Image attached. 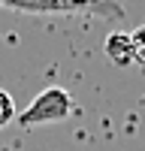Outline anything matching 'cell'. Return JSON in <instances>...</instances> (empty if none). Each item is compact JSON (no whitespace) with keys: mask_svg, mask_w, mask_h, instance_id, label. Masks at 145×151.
<instances>
[{"mask_svg":"<svg viewBox=\"0 0 145 151\" xmlns=\"http://www.w3.org/2000/svg\"><path fill=\"white\" fill-rule=\"evenodd\" d=\"M72 109H76V103H72V97L64 91V88H45V91H39L30 106L24 109V115L18 118L21 127H42V124H57V121H67L72 115Z\"/></svg>","mask_w":145,"mask_h":151,"instance_id":"obj_1","label":"cell"},{"mask_svg":"<svg viewBox=\"0 0 145 151\" xmlns=\"http://www.w3.org/2000/svg\"><path fill=\"white\" fill-rule=\"evenodd\" d=\"M0 9H9V12H18V15H76V12H85V9H94L91 3H33V0H0Z\"/></svg>","mask_w":145,"mask_h":151,"instance_id":"obj_2","label":"cell"},{"mask_svg":"<svg viewBox=\"0 0 145 151\" xmlns=\"http://www.w3.org/2000/svg\"><path fill=\"white\" fill-rule=\"evenodd\" d=\"M106 58L112 60L115 67H133L136 60H133V42H130V33L124 30H112L106 36Z\"/></svg>","mask_w":145,"mask_h":151,"instance_id":"obj_3","label":"cell"},{"mask_svg":"<svg viewBox=\"0 0 145 151\" xmlns=\"http://www.w3.org/2000/svg\"><path fill=\"white\" fill-rule=\"evenodd\" d=\"M15 121V100H12L9 91H3L0 88V130L6 127V124Z\"/></svg>","mask_w":145,"mask_h":151,"instance_id":"obj_4","label":"cell"},{"mask_svg":"<svg viewBox=\"0 0 145 151\" xmlns=\"http://www.w3.org/2000/svg\"><path fill=\"white\" fill-rule=\"evenodd\" d=\"M130 42H133V60L145 67V24H139V27L130 33Z\"/></svg>","mask_w":145,"mask_h":151,"instance_id":"obj_5","label":"cell"}]
</instances>
